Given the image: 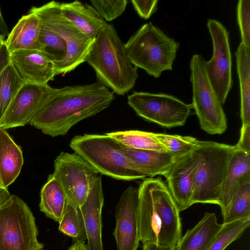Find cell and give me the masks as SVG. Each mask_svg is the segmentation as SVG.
I'll return each mask as SVG.
<instances>
[{"label":"cell","mask_w":250,"mask_h":250,"mask_svg":"<svg viewBox=\"0 0 250 250\" xmlns=\"http://www.w3.org/2000/svg\"><path fill=\"white\" fill-rule=\"evenodd\" d=\"M114 99V93L99 82L56 88L29 124L45 135L64 136L79 122L108 107Z\"/></svg>","instance_id":"obj_1"},{"label":"cell","mask_w":250,"mask_h":250,"mask_svg":"<svg viewBox=\"0 0 250 250\" xmlns=\"http://www.w3.org/2000/svg\"><path fill=\"white\" fill-rule=\"evenodd\" d=\"M138 188V220L143 245L175 249L182 237L180 211L160 178H146Z\"/></svg>","instance_id":"obj_2"},{"label":"cell","mask_w":250,"mask_h":250,"mask_svg":"<svg viewBox=\"0 0 250 250\" xmlns=\"http://www.w3.org/2000/svg\"><path fill=\"white\" fill-rule=\"evenodd\" d=\"M85 62L94 69L98 82L119 95L132 89L139 77L137 68L126 55L125 43L110 24L95 38Z\"/></svg>","instance_id":"obj_3"},{"label":"cell","mask_w":250,"mask_h":250,"mask_svg":"<svg viewBox=\"0 0 250 250\" xmlns=\"http://www.w3.org/2000/svg\"><path fill=\"white\" fill-rule=\"evenodd\" d=\"M69 145L99 173L125 181L146 178L124 153L122 144L107 133L77 135Z\"/></svg>","instance_id":"obj_4"},{"label":"cell","mask_w":250,"mask_h":250,"mask_svg":"<svg viewBox=\"0 0 250 250\" xmlns=\"http://www.w3.org/2000/svg\"><path fill=\"white\" fill-rule=\"evenodd\" d=\"M180 44L151 22L142 25L125 43L126 55L136 67L149 75L159 77L172 70Z\"/></svg>","instance_id":"obj_5"},{"label":"cell","mask_w":250,"mask_h":250,"mask_svg":"<svg viewBox=\"0 0 250 250\" xmlns=\"http://www.w3.org/2000/svg\"><path fill=\"white\" fill-rule=\"evenodd\" d=\"M235 146L203 141L192 154L196 163L191 205L197 203L219 205L224 182Z\"/></svg>","instance_id":"obj_6"},{"label":"cell","mask_w":250,"mask_h":250,"mask_svg":"<svg viewBox=\"0 0 250 250\" xmlns=\"http://www.w3.org/2000/svg\"><path fill=\"white\" fill-rule=\"evenodd\" d=\"M60 2L52 1L28 12L35 14L42 24L59 35L65 41L67 54L61 62L55 64L56 75L66 74L85 62L95 40L79 30L61 13Z\"/></svg>","instance_id":"obj_7"},{"label":"cell","mask_w":250,"mask_h":250,"mask_svg":"<svg viewBox=\"0 0 250 250\" xmlns=\"http://www.w3.org/2000/svg\"><path fill=\"white\" fill-rule=\"evenodd\" d=\"M35 218L27 205L15 195L0 208V250H42Z\"/></svg>","instance_id":"obj_8"},{"label":"cell","mask_w":250,"mask_h":250,"mask_svg":"<svg viewBox=\"0 0 250 250\" xmlns=\"http://www.w3.org/2000/svg\"><path fill=\"white\" fill-rule=\"evenodd\" d=\"M205 60L194 54L189 64L192 88V108L201 128L210 135H221L227 129L226 114L208 77Z\"/></svg>","instance_id":"obj_9"},{"label":"cell","mask_w":250,"mask_h":250,"mask_svg":"<svg viewBox=\"0 0 250 250\" xmlns=\"http://www.w3.org/2000/svg\"><path fill=\"white\" fill-rule=\"evenodd\" d=\"M127 104L139 117L168 128L184 125L193 108L173 95L146 92H133Z\"/></svg>","instance_id":"obj_10"},{"label":"cell","mask_w":250,"mask_h":250,"mask_svg":"<svg viewBox=\"0 0 250 250\" xmlns=\"http://www.w3.org/2000/svg\"><path fill=\"white\" fill-rule=\"evenodd\" d=\"M99 172L76 153L62 152L54 161L53 173L67 196L76 206L84 202Z\"/></svg>","instance_id":"obj_11"},{"label":"cell","mask_w":250,"mask_h":250,"mask_svg":"<svg viewBox=\"0 0 250 250\" xmlns=\"http://www.w3.org/2000/svg\"><path fill=\"white\" fill-rule=\"evenodd\" d=\"M207 26L211 37L213 54L205 66L210 83L223 105L232 85V57L229 32L220 21L209 19Z\"/></svg>","instance_id":"obj_12"},{"label":"cell","mask_w":250,"mask_h":250,"mask_svg":"<svg viewBox=\"0 0 250 250\" xmlns=\"http://www.w3.org/2000/svg\"><path fill=\"white\" fill-rule=\"evenodd\" d=\"M56 89L48 84L24 83L0 120V127L6 129L29 123Z\"/></svg>","instance_id":"obj_13"},{"label":"cell","mask_w":250,"mask_h":250,"mask_svg":"<svg viewBox=\"0 0 250 250\" xmlns=\"http://www.w3.org/2000/svg\"><path fill=\"white\" fill-rule=\"evenodd\" d=\"M138 188L128 187L116 206V225L113 232L117 250H137L140 242Z\"/></svg>","instance_id":"obj_14"},{"label":"cell","mask_w":250,"mask_h":250,"mask_svg":"<svg viewBox=\"0 0 250 250\" xmlns=\"http://www.w3.org/2000/svg\"><path fill=\"white\" fill-rule=\"evenodd\" d=\"M10 60L25 83L48 84L56 76L54 62L40 50L16 51L10 53Z\"/></svg>","instance_id":"obj_15"},{"label":"cell","mask_w":250,"mask_h":250,"mask_svg":"<svg viewBox=\"0 0 250 250\" xmlns=\"http://www.w3.org/2000/svg\"><path fill=\"white\" fill-rule=\"evenodd\" d=\"M196 169V160L192 153L175 159L165 175L180 212L191 206Z\"/></svg>","instance_id":"obj_16"},{"label":"cell","mask_w":250,"mask_h":250,"mask_svg":"<svg viewBox=\"0 0 250 250\" xmlns=\"http://www.w3.org/2000/svg\"><path fill=\"white\" fill-rule=\"evenodd\" d=\"M104 203L102 176L98 175L80 207L86 231L87 250H104L102 237Z\"/></svg>","instance_id":"obj_17"},{"label":"cell","mask_w":250,"mask_h":250,"mask_svg":"<svg viewBox=\"0 0 250 250\" xmlns=\"http://www.w3.org/2000/svg\"><path fill=\"white\" fill-rule=\"evenodd\" d=\"M60 11L63 17L93 40L107 24L92 5L78 0L61 3Z\"/></svg>","instance_id":"obj_18"},{"label":"cell","mask_w":250,"mask_h":250,"mask_svg":"<svg viewBox=\"0 0 250 250\" xmlns=\"http://www.w3.org/2000/svg\"><path fill=\"white\" fill-rule=\"evenodd\" d=\"M42 23L34 13L28 12L18 21L5 40L10 53L21 50H40L39 37Z\"/></svg>","instance_id":"obj_19"},{"label":"cell","mask_w":250,"mask_h":250,"mask_svg":"<svg viewBox=\"0 0 250 250\" xmlns=\"http://www.w3.org/2000/svg\"><path fill=\"white\" fill-rule=\"evenodd\" d=\"M248 182H250V154L235 149L229 161L223 185L219 205L222 213L239 188Z\"/></svg>","instance_id":"obj_20"},{"label":"cell","mask_w":250,"mask_h":250,"mask_svg":"<svg viewBox=\"0 0 250 250\" xmlns=\"http://www.w3.org/2000/svg\"><path fill=\"white\" fill-rule=\"evenodd\" d=\"M122 146L125 155L146 178L165 176L175 160L168 152L135 149L122 144Z\"/></svg>","instance_id":"obj_21"},{"label":"cell","mask_w":250,"mask_h":250,"mask_svg":"<svg viewBox=\"0 0 250 250\" xmlns=\"http://www.w3.org/2000/svg\"><path fill=\"white\" fill-rule=\"evenodd\" d=\"M222 227L215 213L206 212L199 222L181 237L175 250H207Z\"/></svg>","instance_id":"obj_22"},{"label":"cell","mask_w":250,"mask_h":250,"mask_svg":"<svg viewBox=\"0 0 250 250\" xmlns=\"http://www.w3.org/2000/svg\"><path fill=\"white\" fill-rule=\"evenodd\" d=\"M23 164L21 147L0 127V184L7 188L18 177Z\"/></svg>","instance_id":"obj_23"},{"label":"cell","mask_w":250,"mask_h":250,"mask_svg":"<svg viewBox=\"0 0 250 250\" xmlns=\"http://www.w3.org/2000/svg\"><path fill=\"white\" fill-rule=\"evenodd\" d=\"M40 210L46 216L58 222L64 211L67 198L61 185L53 174L49 175L40 193Z\"/></svg>","instance_id":"obj_24"},{"label":"cell","mask_w":250,"mask_h":250,"mask_svg":"<svg viewBox=\"0 0 250 250\" xmlns=\"http://www.w3.org/2000/svg\"><path fill=\"white\" fill-rule=\"evenodd\" d=\"M240 92L242 125L250 123V49L241 42L235 52Z\"/></svg>","instance_id":"obj_25"},{"label":"cell","mask_w":250,"mask_h":250,"mask_svg":"<svg viewBox=\"0 0 250 250\" xmlns=\"http://www.w3.org/2000/svg\"><path fill=\"white\" fill-rule=\"evenodd\" d=\"M106 133L124 146L129 147L167 152L165 147L155 137L154 133L129 130Z\"/></svg>","instance_id":"obj_26"},{"label":"cell","mask_w":250,"mask_h":250,"mask_svg":"<svg viewBox=\"0 0 250 250\" xmlns=\"http://www.w3.org/2000/svg\"><path fill=\"white\" fill-rule=\"evenodd\" d=\"M59 224L60 231L71 237L75 241L84 243L86 240V231L81 208L68 200Z\"/></svg>","instance_id":"obj_27"},{"label":"cell","mask_w":250,"mask_h":250,"mask_svg":"<svg viewBox=\"0 0 250 250\" xmlns=\"http://www.w3.org/2000/svg\"><path fill=\"white\" fill-rule=\"evenodd\" d=\"M222 214L223 224L250 218V182L239 188Z\"/></svg>","instance_id":"obj_28"},{"label":"cell","mask_w":250,"mask_h":250,"mask_svg":"<svg viewBox=\"0 0 250 250\" xmlns=\"http://www.w3.org/2000/svg\"><path fill=\"white\" fill-rule=\"evenodd\" d=\"M25 83L11 62L0 73V120Z\"/></svg>","instance_id":"obj_29"},{"label":"cell","mask_w":250,"mask_h":250,"mask_svg":"<svg viewBox=\"0 0 250 250\" xmlns=\"http://www.w3.org/2000/svg\"><path fill=\"white\" fill-rule=\"evenodd\" d=\"M154 136L175 159L193 153L203 143V141L191 136L155 133Z\"/></svg>","instance_id":"obj_30"},{"label":"cell","mask_w":250,"mask_h":250,"mask_svg":"<svg viewBox=\"0 0 250 250\" xmlns=\"http://www.w3.org/2000/svg\"><path fill=\"white\" fill-rule=\"evenodd\" d=\"M39 42L40 50L47 56L54 64L63 61L67 54L65 41L59 35L42 24Z\"/></svg>","instance_id":"obj_31"},{"label":"cell","mask_w":250,"mask_h":250,"mask_svg":"<svg viewBox=\"0 0 250 250\" xmlns=\"http://www.w3.org/2000/svg\"><path fill=\"white\" fill-rule=\"evenodd\" d=\"M250 225V218L235 221L223 227L207 250H225L240 238Z\"/></svg>","instance_id":"obj_32"},{"label":"cell","mask_w":250,"mask_h":250,"mask_svg":"<svg viewBox=\"0 0 250 250\" xmlns=\"http://www.w3.org/2000/svg\"><path fill=\"white\" fill-rule=\"evenodd\" d=\"M92 6L105 21H111L120 16L125 11L127 0H91Z\"/></svg>","instance_id":"obj_33"},{"label":"cell","mask_w":250,"mask_h":250,"mask_svg":"<svg viewBox=\"0 0 250 250\" xmlns=\"http://www.w3.org/2000/svg\"><path fill=\"white\" fill-rule=\"evenodd\" d=\"M237 19L241 42L250 49V0H239L237 5Z\"/></svg>","instance_id":"obj_34"},{"label":"cell","mask_w":250,"mask_h":250,"mask_svg":"<svg viewBox=\"0 0 250 250\" xmlns=\"http://www.w3.org/2000/svg\"><path fill=\"white\" fill-rule=\"evenodd\" d=\"M158 2V0H131L132 5L138 15L145 20L149 19L156 12Z\"/></svg>","instance_id":"obj_35"},{"label":"cell","mask_w":250,"mask_h":250,"mask_svg":"<svg viewBox=\"0 0 250 250\" xmlns=\"http://www.w3.org/2000/svg\"><path fill=\"white\" fill-rule=\"evenodd\" d=\"M235 147L250 154V123L242 125L240 139Z\"/></svg>","instance_id":"obj_36"},{"label":"cell","mask_w":250,"mask_h":250,"mask_svg":"<svg viewBox=\"0 0 250 250\" xmlns=\"http://www.w3.org/2000/svg\"><path fill=\"white\" fill-rule=\"evenodd\" d=\"M10 63V53L4 44L0 52V73Z\"/></svg>","instance_id":"obj_37"},{"label":"cell","mask_w":250,"mask_h":250,"mask_svg":"<svg viewBox=\"0 0 250 250\" xmlns=\"http://www.w3.org/2000/svg\"><path fill=\"white\" fill-rule=\"evenodd\" d=\"M11 196L7 188L0 184V208L10 199Z\"/></svg>","instance_id":"obj_38"},{"label":"cell","mask_w":250,"mask_h":250,"mask_svg":"<svg viewBox=\"0 0 250 250\" xmlns=\"http://www.w3.org/2000/svg\"><path fill=\"white\" fill-rule=\"evenodd\" d=\"M0 32L1 34L5 36L9 34V29L6 25L1 13L0 9Z\"/></svg>","instance_id":"obj_39"},{"label":"cell","mask_w":250,"mask_h":250,"mask_svg":"<svg viewBox=\"0 0 250 250\" xmlns=\"http://www.w3.org/2000/svg\"><path fill=\"white\" fill-rule=\"evenodd\" d=\"M143 250H175V249L165 248L153 244L143 245Z\"/></svg>","instance_id":"obj_40"},{"label":"cell","mask_w":250,"mask_h":250,"mask_svg":"<svg viewBox=\"0 0 250 250\" xmlns=\"http://www.w3.org/2000/svg\"><path fill=\"white\" fill-rule=\"evenodd\" d=\"M68 250H87V249L84 242L75 241Z\"/></svg>","instance_id":"obj_41"},{"label":"cell","mask_w":250,"mask_h":250,"mask_svg":"<svg viewBox=\"0 0 250 250\" xmlns=\"http://www.w3.org/2000/svg\"><path fill=\"white\" fill-rule=\"evenodd\" d=\"M5 38V36L0 34V52L5 44V40H4Z\"/></svg>","instance_id":"obj_42"}]
</instances>
